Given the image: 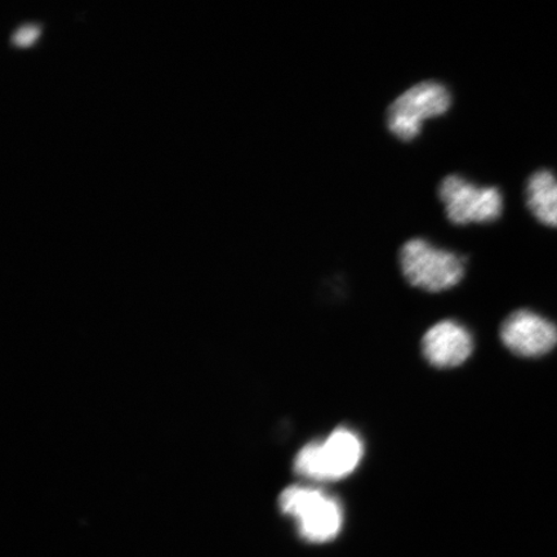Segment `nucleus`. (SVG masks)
<instances>
[{"label": "nucleus", "mask_w": 557, "mask_h": 557, "mask_svg": "<svg viewBox=\"0 0 557 557\" xmlns=\"http://www.w3.org/2000/svg\"><path fill=\"white\" fill-rule=\"evenodd\" d=\"M399 261L408 283L431 294L456 287L466 271L465 257L422 238L404 243Z\"/></svg>", "instance_id": "nucleus-1"}, {"label": "nucleus", "mask_w": 557, "mask_h": 557, "mask_svg": "<svg viewBox=\"0 0 557 557\" xmlns=\"http://www.w3.org/2000/svg\"><path fill=\"white\" fill-rule=\"evenodd\" d=\"M363 457V443L354 431L334 430L323 442H312L298 451L297 475L313 482H337L357 470Z\"/></svg>", "instance_id": "nucleus-2"}, {"label": "nucleus", "mask_w": 557, "mask_h": 557, "mask_svg": "<svg viewBox=\"0 0 557 557\" xmlns=\"http://www.w3.org/2000/svg\"><path fill=\"white\" fill-rule=\"evenodd\" d=\"M278 506L296 520L299 535L308 542H330L343 528V507L319 487L288 486L278 497Z\"/></svg>", "instance_id": "nucleus-3"}, {"label": "nucleus", "mask_w": 557, "mask_h": 557, "mask_svg": "<svg viewBox=\"0 0 557 557\" xmlns=\"http://www.w3.org/2000/svg\"><path fill=\"white\" fill-rule=\"evenodd\" d=\"M453 97L447 86L424 81L404 90L386 111V125L401 143L413 141L421 135L423 123L447 114Z\"/></svg>", "instance_id": "nucleus-4"}, {"label": "nucleus", "mask_w": 557, "mask_h": 557, "mask_svg": "<svg viewBox=\"0 0 557 557\" xmlns=\"http://www.w3.org/2000/svg\"><path fill=\"white\" fill-rule=\"evenodd\" d=\"M437 195L453 225L492 224L504 212V197L498 187L473 184L461 174L445 176Z\"/></svg>", "instance_id": "nucleus-5"}, {"label": "nucleus", "mask_w": 557, "mask_h": 557, "mask_svg": "<svg viewBox=\"0 0 557 557\" xmlns=\"http://www.w3.org/2000/svg\"><path fill=\"white\" fill-rule=\"evenodd\" d=\"M500 338L508 350L519 357L535 358L552 351L557 345V329L539 313L519 310L505 320Z\"/></svg>", "instance_id": "nucleus-6"}, {"label": "nucleus", "mask_w": 557, "mask_h": 557, "mask_svg": "<svg viewBox=\"0 0 557 557\" xmlns=\"http://www.w3.org/2000/svg\"><path fill=\"white\" fill-rule=\"evenodd\" d=\"M422 351L431 366L441 369L456 368L471 357L473 339L463 325L453 320H444L424 334Z\"/></svg>", "instance_id": "nucleus-7"}, {"label": "nucleus", "mask_w": 557, "mask_h": 557, "mask_svg": "<svg viewBox=\"0 0 557 557\" xmlns=\"http://www.w3.org/2000/svg\"><path fill=\"white\" fill-rule=\"evenodd\" d=\"M527 205L543 225L557 227V180L552 172L539 171L529 177Z\"/></svg>", "instance_id": "nucleus-8"}, {"label": "nucleus", "mask_w": 557, "mask_h": 557, "mask_svg": "<svg viewBox=\"0 0 557 557\" xmlns=\"http://www.w3.org/2000/svg\"><path fill=\"white\" fill-rule=\"evenodd\" d=\"M37 34H38L37 26H35L34 24H25V25L18 27V29L15 33H13L12 41L15 45L24 46V45L30 44V41L35 37H37Z\"/></svg>", "instance_id": "nucleus-9"}]
</instances>
